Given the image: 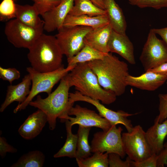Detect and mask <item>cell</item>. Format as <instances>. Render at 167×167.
Segmentation results:
<instances>
[{"mask_svg": "<svg viewBox=\"0 0 167 167\" xmlns=\"http://www.w3.org/2000/svg\"><path fill=\"white\" fill-rule=\"evenodd\" d=\"M87 62L104 89L113 92L117 96L124 93L127 86L126 79L129 75L126 62L110 52L101 59Z\"/></svg>", "mask_w": 167, "mask_h": 167, "instance_id": "1", "label": "cell"}, {"mask_svg": "<svg viewBox=\"0 0 167 167\" xmlns=\"http://www.w3.org/2000/svg\"><path fill=\"white\" fill-rule=\"evenodd\" d=\"M28 50L27 57L31 67L38 71H52L63 65V54L55 36L43 33Z\"/></svg>", "mask_w": 167, "mask_h": 167, "instance_id": "2", "label": "cell"}, {"mask_svg": "<svg viewBox=\"0 0 167 167\" xmlns=\"http://www.w3.org/2000/svg\"><path fill=\"white\" fill-rule=\"evenodd\" d=\"M71 87L74 86L82 95L109 105L114 102L117 96L100 85L98 78L87 62L80 63L67 74Z\"/></svg>", "mask_w": 167, "mask_h": 167, "instance_id": "3", "label": "cell"}, {"mask_svg": "<svg viewBox=\"0 0 167 167\" xmlns=\"http://www.w3.org/2000/svg\"><path fill=\"white\" fill-rule=\"evenodd\" d=\"M67 75L61 79L57 88L47 97L43 98L38 95L36 99L31 101L29 105L45 113L51 130L55 129L57 118L61 119L68 115L69 110L74 105L69 101V90L71 87Z\"/></svg>", "mask_w": 167, "mask_h": 167, "instance_id": "4", "label": "cell"}, {"mask_svg": "<svg viewBox=\"0 0 167 167\" xmlns=\"http://www.w3.org/2000/svg\"><path fill=\"white\" fill-rule=\"evenodd\" d=\"M76 65L69 66L65 68L63 65L53 71L41 72L31 67L26 68V71L30 75L32 86L30 92L25 101L18 104L14 109V113L26 109L33 98L41 92H45L48 95L51 92L54 86L67 75Z\"/></svg>", "mask_w": 167, "mask_h": 167, "instance_id": "5", "label": "cell"}, {"mask_svg": "<svg viewBox=\"0 0 167 167\" xmlns=\"http://www.w3.org/2000/svg\"><path fill=\"white\" fill-rule=\"evenodd\" d=\"M93 28L88 26L64 27L55 35L63 55L67 58L77 54L84 46V38Z\"/></svg>", "mask_w": 167, "mask_h": 167, "instance_id": "6", "label": "cell"}, {"mask_svg": "<svg viewBox=\"0 0 167 167\" xmlns=\"http://www.w3.org/2000/svg\"><path fill=\"white\" fill-rule=\"evenodd\" d=\"M43 28L28 26L16 18L6 22L4 33L8 41L15 47L29 49L43 33Z\"/></svg>", "mask_w": 167, "mask_h": 167, "instance_id": "7", "label": "cell"}, {"mask_svg": "<svg viewBox=\"0 0 167 167\" xmlns=\"http://www.w3.org/2000/svg\"><path fill=\"white\" fill-rule=\"evenodd\" d=\"M122 136L124 151L131 160L141 161L152 154L145 132L140 125L134 126L131 131L123 133Z\"/></svg>", "mask_w": 167, "mask_h": 167, "instance_id": "8", "label": "cell"}, {"mask_svg": "<svg viewBox=\"0 0 167 167\" xmlns=\"http://www.w3.org/2000/svg\"><path fill=\"white\" fill-rule=\"evenodd\" d=\"M122 128L112 126L106 131L97 132L93 135L91 142L92 152L115 153L123 158L126 155L123 147L122 132Z\"/></svg>", "mask_w": 167, "mask_h": 167, "instance_id": "9", "label": "cell"}, {"mask_svg": "<svg viewBox=\"0 0 167 167\" xmlns=\"http://www.w3.org/2000/svg\"><path fill=\"white\" fill-rule=\"evenodd\" d=\"M151 29L139 57L145 71L167 62V45Z\"/></svg>", "mask_w": 167, "mask_h": 167, "instance_id": "10", "label": "cell"}, {"mask_svg": "<svg viewBox=\"0 0 167 167\" xmlns=\"http://www.w3.org/2000/svg\"><path fill=\"white\" fill-rule=\"evenodd\" d=\"M69 101L72 104L76 101H81L92 105L96 107L99 114L108 120L112 126L122 124L125 127L128 132L131 131L134 126L131 121L127 118L138 113H129L122 110L117 111L112 110L105 107L99 100L83 95L77 91L69 93Z\"/></svg>", "mask_w": 167, "mask_h": 167, "instance_id": "11", "label": "cell"}, {"mask_svg": "<svg viewBox=\"0 0 167 167\" xmlns=\"http://www.w3.org/2000/svg\"><path fill=\"white\" fill-rule=\"evenodd\" d=\"M68 114L60 120L62 122L67 120L72 126L75 124H78L85 127H96L103 131H106L112 126L110 122L99 114L78 105L72 106Z\"/></svg>", "mask_w": 167, "mask_h": 167, "instance_id": "12", "label": "cell"}, {"mask_svg": "<svg viewBox=\"0 0 167 167\" xmlns=\"http://www.w3.org/2000/svg\"><path fill=\"white\" fill-rule=\"evenodd\" d=\"M74 2V0H62L58 6L41 15L44 21V30L49 32L62 28Z\"/></svg>", "mask_w": 167, "mask_h": 167, "instance_id": "13", "label": "cell"}, {"mask_svg": "<svg viewBox=\"0 0 167 167\" xmlns=\"http://www.w3.org/2000/svg\"><path fill=\"white\" fill-rule=\"evenodd\" d=\"M109 52L116 53L132 65L135 64L133 45L126 34L113 30L108 43Z\"/></svg>", "mask_w": 167, "mask_h": 167, "instance_id": "14", "label": "cell"}, {"mask_svg": "<svg viewBox=\"0 0 167 167\" xmlns=\"http://www.w3.org/2000/svg\"><path fill=\"white\" fill-rule=\"evenodd\" d=\"M167 80V74H162L146 71L141 75L135 76L128 75L126 79L127 86L150 91H154Z\"/></svg>", "mask_w": 167, "mask_h": 167, "instance_id": "15", "label": "cell"}, {"mask_svg": "<svg viewBox=\"0 0 167 167\" xmlns=\"http://www.w3.org/2000/svg\"><path fill=\"white\" fill-rule=\"evenodd\" d=\"M47 122L46 115L38 109L28 116L19 127L18 133L24 139H32L40 133Z\"/></svg>", "mask_w": 167, "mask_h": 167, "instance_id": "16", "label": "cell"}, {"mask_svg": "<svg viewBox=\"0 0 167 167\" xmlns=\"http://www.w3.org/2000/svg\"><path fill=\"white\" fill-rule=\"evenodd\" d=\"M31 84V76L28 73L20 83L16 85L8 86L5 100L1 106L0 112L4 111L13 102H18L19 104L23 102L30 92Z\"/></svg>", "mask_w": 167, "mask_h": 167, "instance_id": "17", "label": "cell"}, {"mask_svg": "<svg viewBox=\"0 0 167 167\" xmlns=\"http://www.w3.org/2000/svg\"><path fill=\"white\" fill-rule=\"evenodd\" d=\"M112 30L109 24L93 29L86 35L84 42L85 45L100 52L108 54L109 53L108 43Z\"/></svg>", "mask_w": 167, "mask_h": 167, "instance_id": "18", "label": "cell"}, {"mask_svg": "<svg viewBox=\"0 0 167 167\" xmlns=\"http://www.w3.org/2000/svg\"><path fill=\"white\" fill-rule=\"evenodd\" d=\"M145 135L152 154L158 155L163 148L164 141L167 136V119L161 123L154 121L145 132Z\"/></svg>", "mask_w": 167, "mask_h": 167, "instance_id": "19", "label": "cell"}, {"mask_svg": "<svg viewBox=\"0 0 167 167\" xmlns=\"http://www.w3.org/2000/svg\"><path fill=\"white\" fill-rule=\"evenodd\" d=\"M109 23L114 31L125 34L126 22L122 9L114 0H103Z\"/></svg>", "mask_w": 167, "mask_h": 167, "instance_id": "20", "label": "cell"}, {"mask_svg": "<svg viewBox=\"0 0 167 167\" xmlns=\"http://www.w3.org/2000/svg\"><path fill=\"white\" fill-rule=\"evenodd\" d=\"M39 15L34 4L21 5L16 4L15 18L23 24L36 29H44V21Z\"/></svg>", "mask_w": 167, "mask_h": 167, "instance_id": "21", "label": "cell"}, {"mask_svg": "<svg viewBox=\"0 0 167 167\" xmlns=\"http://www.w3.org/2000/svg\"><path fill=\"white\" fill-rule=\"evenodd\" d=\"M109 24L106 15L91 16L85 15H73L68 14L65 19L63 26H82L90 27L94 29Z\"/></svg>", "mask_w": 167, "mask_h": 167, "instance_id": "22", "label": "cell"}, {"mask_svg": "<svg viewBox=\"0 0 167 167\" xmlns=\"http://www.w3.org/2000/svg\"><path fill=\"white\" fill-rule=\"evenodd\" d=\"M69 14L96 16L106 15V11L96 6L90 0H74V5Z\"/></svg>", "mask_w": 167, "mask_h": 167, "instance_id": "23", "label": "cell"}, {"mask_svg": "<svg viewBox=\"0 0 167 167\" xmlns=\"http://www.w3.org/2000/svg\"><path fill=\"white\" fill-rule=\"evenodd\" d=\"M66 130L67 137L66 142L62 147L54 155L55 158L68 157L70 158H76L78 137L77 134L72 133V126L70 124L67 120L66 119Z\"/></svg>", "mask_w": 167, "mask_h": 167, "instance_id": "24", "label": "cell"}, {"mask_svg": "<svg viewBox=\"0 0 167 167\" xmlns=\"http://www.w3.org/2000/svg\"><path fill=\"white\" fill-rule=\"evenodd\" d=\"M107 54L100 52L85 44L77 54L71 58H67V66L76 65L80 63L101 59Z\"/></svg>", "mask_w": 167, "mask_h": 167, "instance_id": "25", "label": "cell"}, {"mask_svg": "<svg viewBox=\"0 0 167 167\" xmlns=\"http://www.w3.org/2000/svg\"><path fill=\"white\" fill-rule=\"evenodd\" d=\"M91 128L79 126L77 133L78 139L75 159H85L91 155V147L88 143V136Z\"/></svg>", "mask_w": 167, "mask_h": 167, "instance_id": "26", "label": "cell"}, {"mask_svg": "<svg viewBox=\"0 0 167 167\" xmlns=\"http://www.w3.org/2000/svg\"><path fill=\"white\" fill-rule=\"evenodd\" d=\"M45 159V156L41 152L32 151L22 156L11 167H42L43 166Z\"/></svg>", "mask_w": 167, "mask_h": 167, "instance_id": "27", "label": "cell"}, {"mask_svg": "<svg viewBox=\"0 0 167 167\" xmlns=\"http://www.w3.org/2000/svg\"><path fill=\"white\" fill-rule=\"evenodd\" d=\"M109 154L100 152H94L91 157L83 159H76L78 166L79 167H108Z\"/></svg>", "mask_w": 167, "mask_h": 167, "instance_id": "28", "label": "cell"}, {"mask_svg": "<svg viewBox=\"0 0 167 167\" xmlns=\"http://www.w3.org/2000/svg\"><path fill=\"white\" fill-rule=\"evenodd\" d=\"M14 0H3L0 4V20L7 22L15 18L16 4Z\"/></svg>", "mask_w": 167, "mask_h": 167, "instance_id": "29", "label": "cell"}, {"mask_svg": "<svg viewBox=\"0 0 167 167\" xmlns=\"http://www.w3.org/2000/svg\"><path fill=\"white\" fill-rule=\"evenodd\" d=\"M131 5L141 8L151 7L155 9H159L167 7V0H128Z\"/></svg>", "mask_w": 167, "mask_h": 167, "instance_id": "30", "label": "cell"}, {"mask_svg": "<svg viewBox=\"0 0 167 167\" xmlns=\"http://www.w3.org/2000/svg\"><path fill=\"white\" fill-rule=\"evenodd\" d=\"M40 15L58 6L62 0H32Z\"/></svg>", "mask_w": 167, "mask_h": 167, "instance_id": "31", "label": "cell"}, {"mask_svg": "<svg viewBox=\"0 0 167 167\" xmlns=\"http://www.w3.org/2000/svg\"><path fill=\"white\" fill-rule=\"evenodd\" d=\"M20 76V72L14 68H4L0 67V78L8 81L11 84L14 80L19 79Z\"/></svg>", "mask_w": 167, "mask_h": 167, "instance_id": "32", "label": "cell"}, {"mask_svg": "<svg viewBox=\"0 0 167 167\" xmlns=\"http://www.w3.org/2000/svg\"><path fill=\"white\" fill-rule=\"evenodd\" d=\"M120 156L116 153L109 154L108 162L110 167H132L131 161L127 156L125 161H122Z\"/></svg>", "mask_w": 167, "mask_h": 167, "instance_id": "33", "label": "cell"}, {"mask_svg": "<svg viewBox=\"0 0 167 167\" xmlns=\"http://www.w3.org/2000/svg\"><path fill=\"white\" fill-rule=\"evenodd\" d=\"M158 97L159 114L155 119L154 121L161 123L167 119V94H160Z\"/></svg>", "mask_w": 167, "mask_h": 167, "instance_id": "34", "label": "cell"}, {"mask_svg": "<svg viewBox=\"0 0 167 167\" xmlns=\"http://www.w3.org/2000/svg\"><path fill=\"white\" fill-rule=\"evenodd\" d=\"M158 155L152 154L151 156L144 160L139 162L131 160L132 167H156Z\"/></svg>", "mask_w": 167, "mask_h": 167, "instance_id": "35", "label": "cell"}, {"mask_svg": "<svg viewBox=\"0 0 167 167\" xmlns=\"http://www.w3.org/2000/svg\"><path fill=\"white\" fill-rule=\"evenodd\" d=\"M17 149L8 144L6 139L4 137H0V155L2 158H4L6 153H15L17 152Z\"/></svg>", "mask_w": 167, "mask_h": 167, "instance_id": "36", "label": "cell"}, {"mask_svg": "<svg viewBox=\"0 0 167 167\" xmlns=\"http://www.w3.org/2000/svg\"><path fill=\"white\" fill-rule=\"evenodd\" d=\"M167 165V142L164 143L163 150L158 155L157 167H163Z\"/></svg>", "mask_w": 167, "mask_h": 167, "instance_id": "37", "label": "cell"}, {"mask_svg": "<svg viewBox=\"0 0 167 167\" xmlns=\"http://www.w3.org/2000/svg\"><path fill=\"white\" fill-rule=\"evenodd\" d=\"M147 71L162 74H167V62Z\"/></svg>", "mask_w": 167, "mask_h": 167, "instance_id": "38", "label": "cell"}, {"mask_svg": "<svg viewBox=\"0 0 167 167\" xmlns=\"http://www.w3.org/2000/svg\"><path fill=\"white\" fill-rule=\"evenodd\" d=\"M153 32L159 35L167 45V27L160 28H152Z\"/></svg>", "mask_w": 167, "mask_h": 167, "instance_id": "39", "label": "cell"}, {"mask_svg": "<svg viewBox=\"0 0 167 167\" xmlns=\"http://www.w3.org/2000/svg\"><path fill=\"white\" fill-rule=\"evenodd\" d=\"M94 4L99 8L105 10V6L103 0H90Z\"/></svg>", "mask_w": 167, "mask_h": 167, "instance_id": "40", "label": "cell"}, {"mask_svg": "<svg viewBox=\"0 0 167 167\" xmlns=\"http://www.w3.org/2000/svg\"><path fill=\"white\" fill-rule=\"evenodd\" d=\"M18 0H14V1H15H15H18Z\"/></svg>", "mask_w": 167, "mask_h": 167, "instance_id": "41", "label": "cell"}, {"mask_svg": "<svg viewBox=\"0 0 167 167\" xmlns=\"http://www.w3.org/2000/svg\"><path fill=\"white\" fill-rule=\"evenodd\" d=\"M166 84H167V81L166 82Z\"/></svg>", "mask_w": 167, "mask_h": 167, "instance_id": "42", "label": "cell"}]
</instances>
